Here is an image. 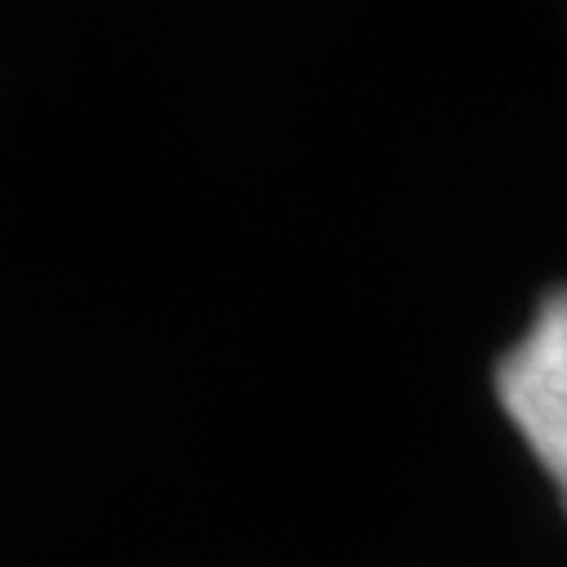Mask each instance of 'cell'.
I'll return each instance as SVG.
<instances>
[{
    "label": "cell",
    "instance_id": "cell-1",
    "mask_svg": "<svg viewBox=\"0 0 567 567\" xmlns=\"http://www.w3.org/2000/svg\"><path fill=\"white\" fill-rule=\"evenodd\" d=\"M496 398L567 505V296L545 300L501 358Z\"/></svg>",
    "mask_w": 567,
    "mask_h": 567
}]
</instances>
